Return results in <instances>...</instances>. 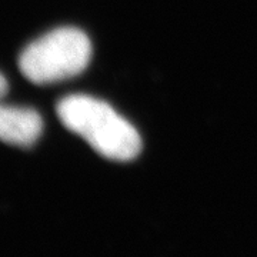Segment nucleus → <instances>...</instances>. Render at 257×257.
<instances>
[{
    "label": "nucleus",
    "mask_w": 257,
    "mask_h": 257,
    "mask_svg": "<svg viewBox=\"0 0 257 257\" xmlns=\"http://www.w3.org/2000/svg\"><path fill=\"white\" fill-rule=\"evenodd\" d=\"M56 111L64 127L82 136L97 153L110 160L127 162L142 149L138 130L106 101L73 94L59 101Z\"/></svg>",
    "instance_id": "f257e3e1"
},
{
    "label": "nucleus",
    "mask_w": 257,
    "mask_h": 257,
    "mask_svg": "<svg viewBox=\"0 0 257 257\" xmlns=\"http://www.w3.org/2000/svg\"><path fill=\"white\" fill-rule=\"evenodd\" d=\"M92 57V45L82 30L60 28L30 43L19 57V67L35 84L57 83L80 74Z\"/></svg>",
    "instance_id": "f03ea898"
},
{
    "label": "nucleus",
    "mask_w": 257,
    "mask_h": 257,
    "mask_svg": "<svg viewBox=\"0 0 257 257\" xmlns=\"http://www.w3.org/2000/svg\"><path fill=\"white\" fill-rule=\"evenodd\" d=\"M43 120L36 110L0 104V140L12 146L30 147L40 138Z\"/></svg>",
    "instance_id": "7ed1b4c3"
},
{
    "label": "nucleus",
    "mask_w": 257,
    "mask_h": 257,
    "mask_svg": "<svg viewBox=\"0 0 257 257\" xmlns=\"http://www.w3.org/2000/svg\"><path fill=\"white\" fill-rule=\"evenodd\" d=\"M9 90V86H8V82H6V79L0 74V99L8 93Z\"/></svg>",
    "instance_id": "20e7f679"
}]
</instances>
